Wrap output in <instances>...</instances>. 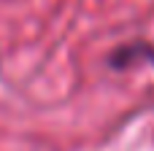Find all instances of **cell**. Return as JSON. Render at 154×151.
<instances>
[{
  "label": "cell",
  "instance_id": "cell-1",
  "mask_svg": "<svg viewBox=\"0 0 154 151\" xmlns=\"http://www.w3.org/2000/svg\"><path fill=\"white\" fill-rule=\"evenodd\" d=\"M138 59H149L154 62V43H127V46H119L114 54H111V68H127Z\"/></svg>",
  "mask_w": 154,
  "mask_h": 151
}]
</instances>
